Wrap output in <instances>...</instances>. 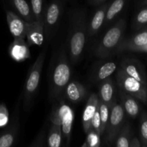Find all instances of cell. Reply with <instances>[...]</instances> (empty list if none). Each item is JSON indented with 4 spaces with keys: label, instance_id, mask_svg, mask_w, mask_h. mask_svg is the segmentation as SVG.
<instances>
[{
    "label": "cell",
    "instance_id": "6da1fadb",
    "mask_svg": "<svg viewBox=\"0 0 147 147\" xmlns=\"http://www.w3.org/2000/svg\"><path fill=\"white\" fill-rule=\"evenodd\" d=\"M70 65L65 46L63 45L57 52L49 78L48 96L50 101L53 103L63 96L65 88L71 78Z\"/></svg>",
    "mask_w": 147,
    "mask_h": 147
},
{
    "label": "cell",
    "instance_id": "7a4b0ae2",
    "mask_svg": "<svg viewBox=\"0 0 147 147\" xmlns=\"http://www.w3.org/2000/svg\"><path fill=\"white\" fill-rule=\"evenodd\" d=\"M87 15L85 10L77 9L72 14L69 31L67 53L70 63L76 65L81 57L87 43Z\"/></svg>",
    "mask_w": 147,
    "mask_h": 147
},
{
    "label": "cell",
    "instance_id": "3957f363",
    "mask_svg": "<svg viewBox=\"0 0 147 147\" xmlns=\"http://www.w3.org/2000/svg\"><path fill=\"white\" fill-rule=\"evenodd\" d=\"M126 28V21L125 19L121 18L116 22L96 45L93 50L95 57L106 59L116 54L119 45L124 39Z\"/></svg>",
    "mask_w": 147,
    "mask_h": 147
},
{
    "label": "cell",
    "instance_id": "277c9868",
    "mask_svg": "<svg viewBox=\"0 0 147 147\" xmlns=\"http://www.w3.org/2000/svg\"><path fill=\"white\" fill-rule=\"evenodd\" d=\"M46 52L47 49H43L42 51L37 56L27 74L23 91V109L26 112H28L31 109L33 100L37 94L40 85L42 70L45 60Z\"/></svg>",
    "mask_w": 147,
    "mask_h": 147
},
{
    "label": "cell",
    "instance_id": "5b68a950",
    "mask_svg": "<svg viewBox=\"0 0 147 147\" xmlns=\"http://www.w3.org/2000/svg\"><path fill=\"white\" fill-rule=\"evenodd\" d=\"M118 88L147 105V86L118 69L116 75Z\"/></svg>",
    "mask_w": 147,
    "mask_h": 147
},
{
    "label": "cell",
    "instance_id": "8992f818",
    "mask_svg": "<svg viewBox=\"0 0 147 147\" xmlns=\"http://www.w3.org/2000/svg\"><path fill=\"white\" fill-rule=\"evenodd\" d=\"M63 0H52L45 7L43 17L45 38L50 40L54 34L63 15Z\"/></svg>",
    "mask_w": 147,
    "mask_h": 147
},
{
    "label": "cell",
    "instance_id": "52a82bcc",
    "mask_svg": "<svg viewBox=\"0 0 147 147\" xmlns=\"http://www.w3.org/2000/svg\"><path fill=\"white\" fill-rule=\"evenodd\" d=\"M125 115L126 113L121 103H116L112 106L111 109L109 122L105 130L106 132L105 143L110 144H113L114 143L119 131L125 123Z\"/></svg>",
    "mask_w": 147,
    "mask_h": 147
},
{
    "label": "cell",
    "instance_id": "ba28073f",
    "mask_svg": "<svg viewBox=\"0 0 147 147\" xmlns=\"http://www.w3.org/2000/svg\"><path fill=\"white\" fill-rule=\"evenodd\" d=\"M147 47V26L138 30L136 33L122 40L117 48L116 54L123 52H141L144 53Z\"/></svg>",
    "mask_w": 147,
    "mask_h": 147
},
{
    "label": "cell",
    "instance_id": "9c48e42d",
    "mask_svg": "<svg viewBox=\"0 0 147 147\" xmlns=\"http://www.w3.org/2000/svg\"><path fill=\"white\" fill-rule=\"evenodd\" d=\"M57 101L58 103L63 137L65 139L66 145L68 146L71 139L72 128L74 121V111L68 105L66 104L64 99L62 98V97L57 100Z\"/></svg>",
    "mask_w": 147,
    "mask_h": 147
},
{
    "label": "cell",
    "instance_id": "30bf717a",
    "mask_svg": "<svg viewBox=\"0 0 147 147\" xmlns=\"http://www.w3.org/2000/svg\"><path fill=\"white\" fill-rule=\"evenodd\" d=\"M119 69L147 86V73L144 65L138 59L125 57L121 60Z\"/></svg>",
    "mask_w": 147,
    "mask_h": 147
},
{
    "label": "cell",
    "instance_id": "8fae6325",
    "mask_svg": "<svg viewBox=\"0 0 147 147\" xmlns=\"http://www.w3.org/2000/svg\"><path fill=\"white\" fill-rule=\"evenodd\" d=\"M7 21L10 33L14 38H26L30 22H26L11 11H7Z\"/></svg>",
    "mask_w": 147,
    "mask_h": 147
},
{
    "label": "cell",
    "instance_id": "7c38bea8",
    "mask_svg": "<svg viewBox=\"0 0 147 147\" xmlns=\"http://www.w3.org/2000/svg\"><path fill=\"white\" fill-rule=\"evenodd\" d=\"M109 3H103L100 5L98 6L97 9L95 11L93 17L88 22L87 26V38L88 40H90L96 34H98L100 29L103 25L105 16H106V10H107Z\"/></svg>",
    "mask_w": 147,
    "mask_h": 147
},
{
    "label": "cell",
    "instance_id": "4fadbf2b",
    "mask_svg": "<svg viewBox=\"0 0 147 147\" xmlns=\"http://www.w3.org/2000/svg\"><path fill=\"white\" fill-rule=\"evenodd\" d=\"M117 69V65L113 60L100 62L93 67L90 76L92 83H100L110 77Z\"/></svg>",
    "mask_w": 147,
    "mask_h": 147
},
{
    "label": "cell",
    "instance_id": "5bb4252c",
    "mask_svg": "<svg viewBox=\"0 0 147 147\" xmlns=\"http://www.w3.org/2000/svg\"><path fill=\"white\" fill-rule=\"evenodd\" d=\"M116 88L111 78H108L100 82L98 89V98L102 102L106 103L110 109L116 103Z\"/></svg>",
    "mask_w": 147,
    "mask_h": 147
},
{
    "label": "cell",
    "instance_id": "9a60e30c",
    "mask_svg": "<svg viewBox=\"0 0 147 147\" xmlns=\"http://www.w3.org/2000/svg\"><path fill=\"white\" fill-rule=\"evenodd\" d=\"M118 92L120 97L121 103L124 109L125 113L129 117L136 119L142 111V108L139 100L119 88H118Z\"/></svg>",
    "mask_w": 147,
    "mask_h": 147
},
{
    "label": "cell",
    "instance_id": "2e32d148",
    "mask_svg": "<svg viewBox=\"0 0 147 147\" xmlns=\"http://www.w3.org/2000/svg\"><path fill=\"white\" fill-rule=\"evenodd\" d=\"M26 38L29 47L32 45H42L45 40L43 20H35L30 22L26 34Z\"/></svg>",
    "mask_w": 147,
    "mask_h": 147
},
{
    "label": "cell",
    "instance_id": "e0dca14e",
    "mask_svg": "<svg viewBox=\"0 0 147 147\" xmlns=\"http://www.w3.org/2000/svg\"><path fill=\"white\" fill-rule=\"evenodd\" d=\"M23 38H14L9 48V53L11 58L17 62H23L30 58V48Z\"/></svg>",
    "mask_w": 147,
    "mask_h": 147
},
{
    "label": "cell",
    "instance_id": "ac0fdd59",
    "mask_svg": "<svg viewBox=\"0 0 147 147\" xmlns=\"http://www.w3.org/2000/svg\"><path fill=\"white\" fill-rule=\"evenodd\" d=\"M87 93L86 87L81 83L76 80H70L65 88L63 94L72 103H78L86 97Z\"/></svg>",
    "mask_w": 147,
    "mask_h": 147
},
{
    "label": "cell",
    "instance_id": "d6986e66",
    "mask_svg": "<svg viewBox=\"0 0 147 147\" xmlns=\"http://www.w3.org/2000/svg\"><path fill=\"white\" fill-rule=\"evenodd\" d=\"M98 100V95L93 93L89 96L88 99L86 102L82 118L83 128L86 134L91 129V120L97 109Z\"/></svg>",
    "mask_w": 147,
    "mask_h": 147
},
{
    "label": "cell",
    "instance_id": "ffe728a7",
    "mask_svg": "<svg viewBox=\"0 0 147 147\" xmlns=\"http://www.w3.org/2000/svg\"><path fill=\"white\" fill-rule=\"evenodd\" d=\"M11 6L17 15L25 20L27 22L35 21L34 14L32 11L31 6L26 0H9Z\"/></svg>",
    "mask_w": 147,
    "mask_h": 147
},
{
    "label": "cell",
    "instance_id": "44dd1931",
    "mask_svg": "<svg viewBox=\"0 0 147 147\" xmlns=\"http://www.w3.org/2000/svg\"><path fill=\"white\" fill-rule=\"evenodd\" d=\"M126 0H113L111 3L109 4L103 22V25L105 27L114 20L118 14L121 12L126 5Z\"/></svg>",
    "mask_w": 147,
    "mask_h": 147
},
{
    "label": "cell",
    "instance_id": "7402d4cb",
    "mask_svg": "<svg viewBox=\"0 0 147 147\" xmlns=\"http://www.w3.org/2000/svg\"><path fill=\"white\" fill-rule=\"evenodd\" d=\"M63 142L61 126L51 123L47 137V145L49 147H60Z\"/></svg>",
    "mask_w": 147,
    "mask_h": 147
},
{
    "label": "cell",
    "instance_id": "603a6c76",
    "mask_svg": "<svg viewBox=\"0 0 147 147\" xmlns=\"http://www.w3.org/2000/svg\"><path fill=\"white\" fill-rule=\"evenodd\" d=\"M133 135L131 123L129 122L125 123L115 139V146L117 147H129V143Z\"/></svg>",
    "mask_w": 147,
    "mask_h": 147
},
{
    "label": "cell",
    "instance_id": "cb8c5ba5",
    "mask_svg": "<svg viewBox=\"0 0 147 147\" xmlns=\"http://www.w3.org/2000/svg\"><path fill=\"white\" fill-rule=\"evenodd\" d=\"M19 126V122L17 121L11 129L0 136V147H10L14 145L18 135Z\"/></svg>",
    "mask_w": 147,
    "mask_h": 147
},
{
    "label": "cell",
    "instance_id": "d4e9b609",
    "mask_svg": "<svg viewBox=\"0 0 147 147\" xmlns=\"http://www.w3.org/2000/svg\"><path fill=\"white\" fill-rule=\"evenodd\" d=\"M132 28L136 31L147 26V6L139 7L132 21Z\"/></svg>",
    "mask_w": 147,
    "mask_h": 147
},
{
    "label": "cell",
    "instance_id": "484cf974",
    "mask_svg": "<svg viewBox=\"0 0 147 147\" xmlns=\"http://www.w3.org/2000/svg\"><path fill=\"white\" fill-rule=\"evenodd\" d=\"M98 110L100 113V123H101V132L102 134H103L107 126L108 122H109V117H110L111 109L106 103L102 102L99 99L98 100Z\"/></svg>",
    "mask_w": 147,
    "mask_h": 147
},
{
    "label": "cell",
    "instance_id": "4316f807",
    "mask_svg": "<svg viewBox=\"0 0 147 147\" xmlns=\"http://www.w3.org/2000/svg\"><path fill=\"white\" fill-rule=\"evenodd\" d=\"M45 0H30V6L35 20H43L45 9Z\"/></svg>",
    "mask_w": 147,
    "mask_h": 147
},
{
    "label": "cell",
    "instance_id": "83f0119b",
    "mask_svg": "<svg viewBox=\"0 0 147 147\" xmlns=\"http://www.w3.org/2000/svg\"><path fill=\"white\" fill-rule=\"evenodd\" d=\"M140 142L142 146L147 147V112L142 111L140 113Z\"/></svg>",
    "mask_w": 147,
    "mask_h": 147
},
{
    "label": "cell",
    "instance_id": "f1b7e54d",
    "mask_svg": "<svg viewBox=\"0 0 147 147\" xmlns=\"http://www.w3.org/2000/svg\"><path fill=\"white\" fill-rule=\"evenodd\" d=\"M86 134V140L82 145V147H98L100 146V136L99 134L90 129Z\"/></svg>",
    "mask_w": 147,
    "mask_h": 147
},
{
    "label": "cell",
    "instance_id": "f546056e",
    "mask_svg": "<svg viewBox=\"0 0 147 147\" xmlns=\"http://www.w3.org/2000/svg\"><path fill=\"white\" fill-rule=\"evenodd\" d=\"M46 142L47 139H46L45 126H44L34 141L29 145V147H43L45 146Z\"/></svg>",
    "mask_w": 147,
    "mask_h": 147
},
{
    "label": "cell",
    "instance_id": "4dcf8cb0",
    "mask_svg": "<svg viewBox=\"0 0 147 147\" xmlns=\"http://www.w3.org/2000/svg\"><path fill=\"white\" fill-rule=\"evenodd\" d=\"M91 129L97 132L98 134H99L100 136L103 135L101 132V123H100V113H99L98 110V103L97 109H96V112H95L93 119L91 120Z\"/></svg>",
    "mask_w": 147,
    "mask_h": 147
},
{
    "label": "cell",
    "instance_id": "1f68e13d",
    "mask_svg": "<svg viewBox=\"0 0 147 147\" xmlns=\"http://www.w3.org/2000/svg\"><path fill=\"white\" fill-rule=\"evenodd\" d=\"M9 122V112L4 104H0V127L6 126Z\"/></svg>",
    "mask_w": 147,
    "mask_h": 147
},
{
    "label": "cell",
    "instance_id": "d6a6232c",
    "mask_svg": "<svg viewBox=\"0 0 147 147\" xmlns=\"http://www.w3.org/2000/svg\"><path fill=\"white\" fill-rule=\"evenodd\" d=\"M142 143L140 142V139L136 136H132L131 139L130 143H129V147H141Z\"/></svg>",
    "mask_w": 147,
    "mask_h": 147
},
{
    "label": "cell",
    "instance_id": "836d02e7",
    "mask_svg": "<svg viewBox=\"0 0 147 147\" xmlns=\"http://www.w3.org/2000/svg\"><path fill=\"white\" fill-rule=\"evenodd\" d=\"M107 0H88V4L92 6H95V7H98V6L100 5V4L105 3Z\"/></svg>",
    "mask_w": 147,
    "mask_h": 147
},
{
    "label": "cell",
    "instance_id": "e575fe53",
    "mask_svg": "<svg viewBox=\"0 0 147 147\" xmlns=\"http://www.w3.org/2000/svg\"><path fill=\"white\" fill-rule=\"evenodd\" d=\"M137 5L139 7L147 6V0H137Z\"/></svg>",
    "mask_w": 147,
    "mask_h": 147
},
{
    "label": "cell",
    "instance_id": "d590c367",
    "mask_svg": "<svg viewBox=\"0 0 147 147\" xmlns=\"http://www.w3.org/2000/svg\"><path fill=\"white\" fill-rule=\"evenodd\" d=\"M144 53H147V47L146 49H145V50H144Z\"/></svg>",
    "mask_w": 147,
    "mask_h": 147
},
{
    "label": "cell",
    "instance_id": "8d00e7d4",
    "mask_svg": "<svg viewBox=\"0 0 147 147\" xmlns=\"http://www.w3.org/2000/svg\"><path fill=\"white\" fill-rule=\"evenodd\" d=\"M66 1H67V0H66Z\"/></svg>",
    "mask_w": 147,
    "mask_h": 147
}]
</instances>
